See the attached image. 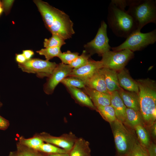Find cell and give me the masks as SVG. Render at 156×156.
<instances>
[{
    "label": "cell",
    "mask_w": 156,
    "mask_h": 156,
    "mask_svg": "<svg viewBox=\"0 0 156 156\" xmlns=\"http://www.w3.org/2000/svg\"><path fill=\"white\" fill-rule=\"evenodd\" d=\"M1 5H2V3L0 1V6H1Z\"/></svg>",
    "instance_id": "cell-44"
},
{
    "label": "cell",
    "mask_w": 156,
    "mask_h": 156,
    "mask_svg": "<svg viewBox=\"0 0 156 156\" xmlns=\"http://www.w3.org/2000/svg\"><path fill=\"white\" fill-rule=\"evenodd\" d=\"M38 151L42 152L49 154L68 153V152L52 144L44 142L38 150Z\"/></svg>",
    "instance_id": "cell-25"
},
{
    "label": "cell",
    "mask_w": 156,
    "mask_h": 156,
    "mask_svg": "<svg viewBox=\"0 0 156 156\" xmlns=\"http://www.w3.org/2000/svg\"><path fill=\"white\" fill-rule=\"evenodd\" d=\"M147 149L148 156H156V145L155 142L152 141Z\"/></svg>",
    "instance_id": "cell-34"
},
{
    "label": "cell",
    "mask_w": 156,
    "mask_h": 156,
    "mask_svg": "<svg viewBox=\"0 0 156 156\" xmlns=\"http://www.w3.org/2000/svg\"><path fill=\"white\" fill-rule=\"evenodd\" d=\"M45 26L52 34L64 40L71 38L75 33L73 23L64 12L40 0H34Z\"/></svg>",
    "instance_id": "cell-1"
},
{
    "label": "cell",
    "mask_w": 156,
    "mask_h": 156,
    "mask_svg": "<svg viewBox=\"0 0 156 156\" xmlns=\"http://www.w3.org/2000/svg\"><path fill=\"white\" fill-rule=\"evenodd\" d=\"M117 72L120 86L127 91L138 94L139 90L137 82L131 77L128 70L124 68Z\"/></svg>",
    "instance_id": "cell-14"
},
{
    "label": "cell",
    "mask_w": 156,
    "mask_h": 156,
    "mask_svg": "<svg viewBox=\"0 0 156 156\" xmlns=\"http://www.w3.org/2000/svg\"><path fill=\"white\" fill-rule=\"evenodd\" d=\"M111 104L115 112L117 119L123 123L126 116L127 107L124 104L118 91L110 93Z\"/></svg>",
    "instance_id": "cell-15"
},
{
    "label": "cell",
    "mask_w": 156,
    "mask_h": 156,
    "mask_svg": "<svg viewBox=\"0 0 156 156\" xmlns=\"http://www.w3.org/2000/svg\"><path fill=\"white\" fill-rule=\"evenodd\" d=\"M107 27V25L104 21H102L94 38L84 45L85 50L91 55L97 53L102 56L110 50L111 47L109 43Z\"/></svg>",
    "instance_id": "cell-9"
},
{
    "label": "cell",
    "mask_w": 156,
    "mask_h": 156,
    "mask_svg": "<svg viewBox=\"0 0 156 156\" xmlns=\"http://www.w3.org/2000/svg\"><path fill=\"white\" fill-rule=\"evenodd\" d=\"M90 152L89 142L80 138L76 140L69 154L70 156H89Z\"/></svg>",
    "instance_id": "cell-21"
},
{
    "label": "cell",
    "mask_w": 156,
    "mask_h": 156,
    "mask_svg": "<svg viewBox=\"0 0 156 156\" xmlns=\"http://www.w3.org/2000/svg\"><path fill=\"white\" fill-rule=\"evenodd\" d=\"M85 83L86 86L89 88L101 92L109 93L100 69L95 72Z\"/></svg>",
    "instance_id": "cell-18"
},
{
    "label": "cell",
    "mask_w": 156,
    "mask_h": 156,
    "mask_svg": "<svg viewBox=\"0 0 156 156\" xmlns=\"http://www.w3.org/2000/svg\"><path fill=\"white\" fill-rule=\"evenodd\" d=\"M47 156H70L69 153L49 154Z\"/></svg>",
    "instance_id": "cell-40"
},
{
    "label": "cell",
    "mask_w": 156,
    "mask_h": 156,
    "mask_svg": "<svg viewBox=\"0 0 156 156\" xmlns=\"http://www.w3.org/2000/svg\"><path fill=\"white\" fill-rule=\"evenodd\" d=\"M3 11V8L1 7V6H0V14Z\"/></svg>",
    "instance_id": "cell-41"
},
{
    "label": "cell",
    "mask_w": 156,
    "mask_h": 156,
    "mask_svg": "<svg viewBox=\"0 0 156 156\" xmlns=\"http://www.w3.org/2000/svg\"><path fill=\"white\" fill-rule=\"evenodd\" d=\"M78 52H72L68 50L66 52H61L57 57L62 61V63L66 65H69L79 55Z\"/></svg>",
    "instance_id": "cell-30"
},
{
    "label": "cell",
    "mask_w": 156,
    "mask_h": 156,
    "mask_svg": "<svg viewBox=\"0 0 156 156\" xmlns=\"http://www.w3.org/2000/svg\"><path fill=\"white\" fill-rule=\"evenodd\" d=\"M36 134L44 142L52 144L69 152L77 138L72 132L64 134L59 136H53L45 132Z\"/></svg>",
    "instance_id": "cell-10"
},
{
    "label": "cell",
    "mask_w": 156,
    "mask_h": 156,
    "mask_svg": "<svg viewBox=\"0 0 156 156\" xmlns=\"http://www.w3.org/2000/svg\"><path fill=\"white\" fill-rule=\"evenodd\" d=\"M9 121L0 116V130H5L10 125Z\"/></svg>",
    "instance_id": "cell-35"
},
{
    "label": "cell",
    "mask_w": 156,
    "mask_h": 156,
    "mask_svg": "<svg viewBox=\"0 0 156 156\" xmlns=\"http://www.w3.org/2000/svg\"><path fill=\"white\" fill-rule=\"evenodd\" d=\"M61 83L66 87H72L78 88H83L86 86L85 83L83 81L73 77H67L64 78Z\"/></svg>",
    "instance_id": "cell-28"
},
{
    "label": "cell",
    "mask_w": 156,
    "mask_h": 156,
    "mask_svg": "<svg viewBox=\"0 0 156 156\" xmlns=\"http://www.w3.org/2000/svg\"><path fill=\"white\" fill-rule=\"evenodd\" d=\"M96 108V111L99 113L104 120L109 123L117 119L114 109L111 105L99 106Z\"/></svg>",
    "instance_id": "cell-24"
},
{
    "label": "cell",
    "mask_w": 156,
    "mask_h": 156,
    "mask_svg": "<svg viewBox=\"0 0 156 156\" xmlns=\"http://www.w3.org/2000/svg\"><path fill=\"white\" fill-rule=\"evenodd\" d=\"M67 88L71 96L79 104L91 109L96 110V107L89 97L83 91L79 88L75 87H68Z\"/></svg>",
    "instance_id": "cell-20"
},
{
    "label": "cell",
    "mask_w": 156,
    "mask_h": 156,
    "mask_svg": "<svg viewBox=\"0 0 156 156\" xmlns=\"http://www.w3.org/2000/svg\"><path fill=\"white\" fill-rule=\"evenodd\" d=\"M57 65L55 62L38 58L31 59L23 63L18 64L19 68L23 71L36 74L40 78H48Z\"/></svg>",
    "instance_id": "cell-8"
},
{
    "label": "cell",
    "mask_w": 156,
    "mask_h": 156,
    "mask_svg": "<svg viewBox=\"0 0 156 156\" xmlns=\"http://www.w3.org/2000/svg\"><path fill=\"white\" fill-rule=\"evenodd\" d=\"M8 156H23L22 154L18 151L17 150L14 151L10 152Z\"/></svg>",
    "instance_id": "cell-39"
},
{
    "label": "cell",
    "mask_w": 156,
    "mask_h": 156,
    "mask_svg": "<svg viewBox=\"0 0 156 156\" xmlns=\"http://www.w3.org/2000/svg\"><path fill=\"white\" fill-rule=\"evenodd\" d=\"M15 60L18 64L23 63L27 60L23 54H16L15 56Z\"/></svg>",
    "instance_id": "cell-36"
},
{
    "label": "cell",
    "mask_w": 156,
    "mask_h": 156,
    "mask_svg": "<svg viewBox=\"0 0 156 156\" xmlns=\"http://www.w3.org/2000/svg\"><path fill=\"white\" fill-rule=\"evenodd\" d=\"M103 75L108 92L118 90L120 86L117 77V72L114 70L103 67L100 69Z\"/></svg>",
    "instance_id": "cell-16"
},
{
    "label": "cell",
    "mask_w": 156,
    "mask_h": 156,
    "mask_svg": "<svg viewBox=\"0 0 156 156\" xmlns=\"http://www.w3.org/2000/svg\"><path fill=\"white\" fill-rule=\"evenodd\" d=\"M18 142L27 147L38 151L40 146L44 142L36 134L33 137L29 138L20 136L19 138Z\"/></svg>",
    "instance_id": "cell-23"
},
{
    "label": "cell",
    "mask_w": 156,
    "mask_h": 156,
    "mask_svg": "<svg viewBox=\"0 0 156 156\" xmlns=\"http://www.w3.org/2000/svg\"><path fill=\"white\" fill-rule=\"evenodd\" d=\"M136 135L140 143L146 149L152 141L146 128L142 125H138L134 128Z\"/></svg>",
    "instance_id": "cell-22"
},
{
    "label": "cell",
    "mask_w": 156,
    "mask_h": 156,
    "mask_svg": "<svg viewBox=\"0 0 156 156\" xmlns=\"http://www.w3.org/2000/svg\"><path fill=\"white\" fill-rule=\"evenodd\" d=\"M139 88L140 112L144 125L147 128L156 119V84L149 78L136 81Z\"/></svg>",
    "instance_id": "cell-3"
},
{
    "label": "cell",
    "mask_w": 156,
    "mask_h": 156,
    "mask_svg": "<svg viewBox=\"0 0 156 156\" xmlns=\"http://www.w3.org/2000/svg\"><path fill=\"white\" fill-rule=\"evenodd\" d=\"M65 40L59 36L52 34L51 37L49 39L45 38L43 43L45 48L61 47L66 44Z\"/></svg>",
    "instance_id": "cell-29"
},
{
    "label": "cell",
    "mask_w": 156,
    "mask_h": 156,
    "mask_svg": "<svg viewBox=\"0 0 156 156\" xmlns=\"http://www.w3.org/2000/svg\"><path fill=\"white\" fill-rule=\"evenodd\" d=\"M60 48L61 47H59L45 48L37 51L36 52L40 55H44L46 60L49 61L54 57H57L61 52Z\"/></svg>",
    "instance_id": "cell-26"
},
{
    "label": "cell",
    "mask_w": 156,
    "mask_h": 156,
    "mask_svg": "<svg viewBox=\"0 0 156 156\" xmlns=\"http://www.w3.org/2000/svg\"><path fill=\"white\" fill-rule=\"evenodd\" d=\"M134 55L133 52L127 49L118 51L110 50L103 55L100 61L103 67L118 72L125 68Z\"/></svg>",
    "instance_id": "cell-7"
},
{
    "label": "cell",
    "mask_w": 156,
    "mask_h": 156,
    "mask_svg": "<svg viewBox=\"0 0 156 156\" xmlns=\"http://www.w3.org/2000/svg\"><path fill=\"white\" fill-rule=\"evenodd\" d=\"M127 10L140 31L147 24L156 23V2L154 0H127Z\"/></svg>",
    "instance_id": "cell-4"
},
{
    "label": "cell",
    "mask_w": 156,
    "mask_h": 156,
    "mask_svg": "<svg viewBox=\"0 0 156 156\" xmlns=\"http://www.w3.org/2000/svg\"><path fill=\"white\" fill-rule=\"evenodd\" d=\"M83 91L89 97L96 107L111 104V95L109 93L99 92L85 86Z\"/></svg>",
    "instance_id": "cell-13"
},
{
    "label": "cell",
    "mask_w": 156,
    "mask_h": 156,
    "mask_svg": "<svg viewBox=\"0 0 156 156\" xmlns=\"http://www.w3.org/2000/svg\"><path fill=\"white\" fill-rule=\"evenodd\" d=\"M147 130L151 139L154 140L155 142L156 138V122H155L152 125L146 128Z\"/></svg>",
    "instance_id": "cell-33"
},
{
    "label": "cell",
    "mask_w": 156,
    "mask_h": 156,
    "mask_svg": "<svg viewBox=\"0 0 156 156\" xmlns=\"http://www.w3.org/2000/svg\"><path fill=\"white\" fill-rule=\"evenodd\" d=\"M13 0H3V4L5 10H8L10 8L12 5Z\"/></svg>",
    "instance_id": "cell-38"
},
{
    "label": "cell",
    "mask_w": 156,
    "mask_h": 156,
    "mask_svg": "<svg viewBox=\"0 0 156 156\" xmlns=\"http://www.w3.org/2000/svg\"><path fill=\"white\" fill-rule=\"evenodd\" d=\"M118 91L127 108L140 111L138 94L125 90L121 88Z\"/></svg>",
    "instance_id": "cell-17"
},
{
    "label": "cell",
    "mask_w": 156,
    "mask_h": 156,
    "mask_svg": "<svg viewBox=\"0 0 156 156\" xmlns=\"http://www.w3.org/2000/svg\"><path fill=\"white\" fill-rule=\"evenodd\" d=\"M127 6V0H111L107 16L108 25L113 33L125 38L137 29L133 18L125 10Z\"/></svg>",
    "instance_id": "cell-2"
},
{
    "label": "cell",
    "mask_w": 156,
    "mask_h": 156,
    "mask_svg": "<svg viewBox=\"0 0 156 156\" xmlns=\"http://www.w3.org/2000/svg\"><path fill=\"white\" fill-rule=\"evenodd\" d=\"M91 55L85 50L82 54L79 55L69 65L73 68H76L81 67L85 65Z\"/></svg>",
    "instance_id": "cell-27"
},
{
    "label": "cell",
    "mask_w": 156,
    "mask_h": 156,
    "mask_svg": "<svg viewBox=\"0 0 156 156\" xmlns=\"http://www.w3.org/2000/svg\"><path fill=\"white\" fill-rule=\"evenodd\" d=\"M89 156H91L90 155Z\"/></svg>",
    "instance_id": "cell-45"
},
{
    "label": "cell",
    "mask_w": 156,
    "mask_h": 156,
    "mask_svg": "<svg viewBox=\"0 0 156 156\" xmlns=\"http://www.w3.org/2000/svg\"><path fill=\"white\" fill-rule=\"evenodd\" d=\"M125 41L119 45L111 47L113 51L125 49L134 51L140 50L156 41V29L143 33L136 30L130 34Z\"/></svg>",
    "instance_id": "cell-6"
},
{
    "label": "cell",
    "mask_w": 156,
    "mask_h": 156,
    "mask_svg": "<svg viewBox=\"0 0 156 156\" xmlns=\"http://www.w3.org/2000/svg\"><path fill=\"white\" fill-rule=\"evenodd\" d=\"M23 54L27 60H28L31 59V57L34 55V53L31 50H24L23 51Z\"/></svg>",
    "instance_id": "cell-37"
},
{
    "label": "cell",
    "mask_w": 156,
    "mask_h": 156,
    "mask_svg": "<svg viewBox=\"0 0 156 156\" xmlns=\"http://www.w3.org/2000/svg\"><path fill=\"white\" fill-rule=\"evenodd\" d=\"M39 156H46L45 155L39 153Z\"/></svg>",
    "instance_id": "cell-42"
},
{
    "label": "cell",
    "mask_w": 156,
    "mask_h": 156,
    "mask_svg": "<svg viewBox=\"0 0 156 156\" xmlns=\"http://www.w3.org/2000/svg\"><path fill=\"white\" fill-rule=\"evenodd\" d=\"M123 123L133 130L138 125L144 126L143 118L140 111L127 108L126 109L125 118Z\"/></svg>",
    "instance_id": "cell-19"
},
{
    "label": "cell",
    "mask_w": 156,
    "mask_h": 156,
    "mask_svg": "<svg viewBox=\"0 0 156 156\" xmlns=\"http://www.w3.org/2000/svg\"><path fill=\"white\" fill-rule=\"evenodd\" d=\"M16 147L17 150L23 156H39L38 151L23 145L18 142L16 143Z\"/></svg>",
    "instance_id": "cell-32"
},
{
    "label": "cell",
    "mask_w": 156,
    "mask_h": 156,
    "mask_svg": "<svg viewBox=\"0 0 156 156\" xmlns=\"http://www.w3.org/2000/svg\"><path fill=\"white\" fill-rule=\"evenodd\" d=\"M127 156H148V155L147 149L138 141Z\"/></svg>",
    "instance_id": "cell-31"
},
{
    "label": "cell",
    "mask_w": 156,
    "mask_h": 156,
    "mask_svg": "<svg viewBox=\"0 0 156 156\" xmlns=\"http://www.w3.org/2000/svg\"><path fill=\"white\" fill-rule=\"evenodd\" d=\"M109 124L114 136L116 156H127L138 141L134 130L117 119Z\"/></svg>",
    "instance_id": "cell-5"
},
{
    "label": "cell",
    "mask_w": 156,
    "mask_h": 156,
    "mask_svg": "<svg viewBox=\"0 0 156 156\" xmlns=\"http://www.w3.org/2000/svg\"><path fill=\"white\" fill-rule=\"evenodd\" d=\"M2 103L0 101V108L2 106Z\"/></svg>",
    "instance_id": "cell-43"
},
{
    "label": "cell",
    "mask_w": 156,
    "mask_h": 156,
    "mask_svg": "<svg viewBox=\"0 0 156 156\" xmlns=\"http://www.w3.org/2000/svg\"><path fill=\"white\" fill-rule=\"evenodd\" d=\"M73 68L69 65L60 63L48 78L44 86V90L47 94H52L59 83L68 77Z\"/></svg>",
    "instance_id": "cell-11"
},
{
    "label": "cell",
    "mask_w": 156,
    "mask_h": 156,
    "mask_svg": "<svg viewBox=\"0 0 156 156\" xmlns=\"http://www.w3.org/2000/svg\"><path fill=\"white\" fill-rule=\"evenodd\" d=\"M102 68L103 66L100 61H96L89 59L84 65L73 68L68 77L79 79L85 83L95 72Z\"/></svg>",
    "instance_id": "cell-12"
}]
</instances>
